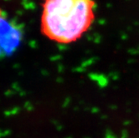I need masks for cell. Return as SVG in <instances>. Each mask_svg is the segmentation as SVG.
Here are the masks:
<instances>
[{"mask_svg": "<svg viewBox=\"0 0 139 138\" xmlns=\"http://www.w3.org/2000/svg\"><path fill=\"white\" fill-rule=\"evenodd\" d=\"M21 33L12 23L0 15V55L10 54L18 46Z\"/></svg>", "mask_w": 139, "mask_h": 138, "instance_id": "obj_2", "label": "cell"}, {"mask_svg": "<svg viewBox=\"0 0 139 138\" xmlns=\"http://www.w3.org/2000/svg\"><path fill=\"white\" fill-rule=\"evenodd\" d=\"M2 14V13H1V11H0V15H1Z\"/></svg>", "mask_w": 139, "mask_h": 138, "instance_id": "obj_3", "label": "cell"}, {"mask_svg": "<svg viewBox=\"0 0 139 138\" xmlns=\"http://www.w3.org/2000/svg\"><path fill=\"white\" fill-rule=\"evenodd\" d=\"M94 8V0H44L42 33L56 43H74L92 26Z\"/></svg>", "mask_w": 139, "mask_h": 138, "instance_id": "obj_1", "label": "cell"}]
</instances>
